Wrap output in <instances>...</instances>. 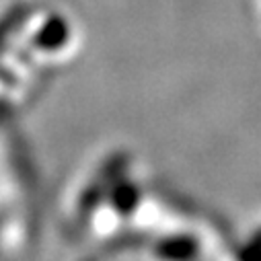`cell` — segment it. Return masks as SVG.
Returning a JSON list of instances; mask_svg holds the SVG:
<instances>
[{
    "label": "cell",
    "instance_id": "cell-1",
    "mask_svg": "<svg viewBox=\"0 0 261 261\" xmlns=\"http://www.w3.org/2000/svg\"><path fill=\"white\" fill-rule=\"evenodd\" d=\"M70 39H72V25H70V21L64 15L51 13L35 29V33L31 37V45L37 51H41V54H58L62 49H66Z\"/></svg>",
    "mask_w": 261,
    "mask_h": 261
},
{
    "label": "cell",
    "instance_id": "cell-2",
    "mask_svg": "<svg viewBox=\"0 0 261 261\" xmlns=\"http://www.w3.org/2000/svg\"><path fill=\"white\" fill-rule=\"evenodd\" d=\"M107 202L119 218H129L142 204V191L132 179H117L109 185Z\"/></svg>",
    "mask_w": 261,
    "mask_h": 261
},
{
    "label": "cell",
    "instance_id": "cell-3",
    "mask_svg": "<svg viewBox=\"0 0 261 261\" xmlns=\"http://www.w3.org/2000/svg\"><path fill=\"white\" fill-rule=\"evenodd\" d=\"M154 253H156V257H163V259L183 261V259H191L200 253V243L191 234L177 232V234L159 239L154 245Z\"/></svg>",
    "mask_w": 261,
    "mask_h": 261
},
{
    "label": "cell",
    "instance_id": "cell-4",
    "mask_svg": "<svg viewBox=\"0 0 261 261\" xmlns=\"http://www.w3.org/2000/svg\"><path fill=\"white\" fill-rule=\"evenodd\" d=\"M253 245H255V247H259V249H261V230H259V232H257V237H255V243H253Z\"/></svg>",
    "mask_w": 261,
    "mask_h": 261
}]
</instances>
